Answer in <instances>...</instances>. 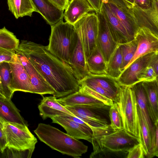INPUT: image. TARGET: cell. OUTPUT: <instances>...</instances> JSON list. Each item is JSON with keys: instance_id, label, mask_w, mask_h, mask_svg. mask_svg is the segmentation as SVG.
Segmentation results:
<instances>
[{"instance_id": "f546056e", "label": "cell", "mask_w": 158, "mask_h": 158, "mask_svg": "<svg viewBox=\"0 0 158 158\" xmlns=\"http://www.w3.org/2000/svg\"><path fill=\"white\" fill-rule=\"evenodd\" d=\"M122 56L118 44L107 64V75L117 79L121 75Z\"/></svg>"}, {"instance_id": "ac0fdd59", "label": "cell", "mask_w": 158, "mask_h": 158, "mask_svg": "<svg viewBox=\"0 0 158 158\" xmlns=\"http://www.w3.org/2000/svg\"><path fill=\"white\" fill-rule=\"evenodd\" d=\"M38 108L40 114L44 120L57 116H75L53 96L43 97Z\"/></svg>"}, {"instance_id": "5bb4252c", "label": "cell", "mask_w": 158, "mask_h": 158, "mask_svg": "<svg viewBox=\"0 0 158 158\" xmlns=\"http://www.w3.org/2000/svg\"><path fill=\"white\" fill-rule=\"evenodd\" d=\"M51 118L52 123L60 125L70 136L77 139H84L91 143L93 131L88 125L76 122L66 116H55Z\"/></svg>"}, {"instance_id": "4316f807", "label": "cell", "mask_w": 158, "mask_h": 158, "mask_svg": "<svg viewBox=\"0 0 158 158\" xmlns=\"http://www.w3.org/2000/svg\"><path fill=\"white\" fill-rule=\"evenodd\" d=\"M86 63L89 74H107V64L102 52L97 46L88 58Z\"/></svg>"}, {"instance_id": "9c48e42d", "label": "cell", "mask_w": 158, "mask_h": 158, "mask_svg": "<svg viewBox=\"0 0 158 158\" xmlns=\"http://www.w3.org/2000/svg\"><path fill=\"white\" fill-rule=\"evenodd\" d=\"M8 63L11 73L10 87L13 93L21 91L35 93L29 76L15 51L12 60Z\"/></svg>"}, {"instance_id": "74e56055", "label": "cell", "mask_w": 158, "mask_h": 158, "mask_svg": "<svg viewBox=\"0 0 158 158\" xmlns=\"http://www.w3.org/2000/svg\"><path fill=\"white\" fill-rule=\"evenodd\" d=\"M158 121L154 124V141L152 144L149 153L147 157L152 158L154 156H158Z\"/></svg>"}, {"instance_id": "30bf717a", "label": "cell", "mask_w": 158, "mask_h": 158, "mask_svg": "<svg viewBox=\"0 0 158 158\" xmlns=\"http://www.w3.org/2000/svg\"><path fill=\"white\" fill-rule=\"evenodd\" d=\"M99 24L97 46L102 52L106 63L118 45L110 31L107 20L101 10L96 13Z\"/></svg>"}, {"instance_id": "f35d334b", "label": "cell", "mask_w": 158, "mask_h": 158, "mask_svg": "<svg viewBox=\"0 0 158 158\" xmlns=\"http://www.w3.org/2000/svg\"><path fill=\"white\" fill-rule=\"evenodd\" d=\"M144 156L143 147L142 144L140 143L128 151L127 158H143Z\"/></svg>"}, {"instance_id": "f1b7e54d", "label": "cell", "mask_w": 158, "mask_h": 158, "mask_svg": "<svg viewBox=\"0 0 158 158\" xmlns=\"http://www.w3.org/2000/svg\"><path fill=\"white\" fill-rule=\"evenodd\" d=\"M93 151L90 155V158H127L128 151L112 150L101 145L98 139L93 137L91 142Z\"/></svg>"}, {"instance_id": "83f0119b", "label": "cell", "mask_w": 158, "mask_h": 158, "mask_svg": "<svg viewBox=\"0 0 158 158\" xmlns=\"http://www.w3.org/2000/svg\"><path fill=\"white\" fill-rule=\"evenodd\" d=\"M9 10L18 19L28 16H31L34 12H36L31 0H7Z\"/></svg>"}, {"instance_id": "4dcf8cb0", "label": "cell", "mask_w": 158, "mask_h": 158, "mask_svg": "<svg viewBox=\"0 0 158 158\" xmlns=\"http://www.w3.org/2000/svg\"><path fill=\"white\" fill-rule=\"evenodd\" d=\"M0 77L3 96L11 99L14 93L11 88V73L8 62H3L0 64Z\"/></svg>"}, {"instance_id": "484cf974", "label": "cell", "mask_w": 158, "mask_h": 158, "mask_svg": "<svg viewBox=\"0 0 158 158\" xmlns=\"http://www.w3.org/2000/svg\"><path fill=\"white\" fill-rule=\"evenodd\" d=\"M110 94L116 102L118 99L120 85L116 79L107 75H94L89 74L86 76Z\"/></svg>"}, {"instance_id": "8992f818", "label": "cell", "mask_w": 158, "mask_h": 158, "mask_svg": "<svg viewBox=\"0 0 158 158\" xmlns=\"http://www.w3.org/2000/svg\"><path fill=\"white\" fill-rule=\"evenodd\" d=\"M3 124L7 147L34 151L37 140L27 126L3 122Z\"/></svg>"}, {"instance_id": "7bdbcfd3", "label": "cell", "mask_w": 158, "mask_h": 158, "mask_svg": "<svg viewBox=\"0 0 158 158\" xmlns=\"http://www.w3.org/2000/svg\"><path fill=\"white\" fill-rule=\"evenodd\" d=\"M54 6L60 10H64L67 7L69 0H48Z\"/></svg>"}, {"instance_id": "e0dca14e", "label": "cell", "mask_w": 158, "mask_h": 158, "mask_svg": "<svg viewBox=\"0 0 158 158\" xmlns=\"http://www.w3.org/2000/svg\"><path fill=\"white\" fill-rule=\"evenodd\" d=\"M76 32L77 34V41L69 65L75 77L79 82L88 75L89 73L87 66L81 37L80 34Z\"/></svg>"}, {"instance_id": "603a6c76", "label": "cell", "mask_w": 158, "mask_h": 158, "mask_svg": "<svg viewBox=\"0 0 158 158\" xmlns=\"http://www.w3.org/2000/svg\"><path fill=\"white\" fill-rule=\"evenodd\" d=\"M57 100L64 106L90 104L107 105L103 102L80 89H79L76 92L66 97L58 98Z\"/></svg>"}, {"instance_id": "277c9868", "label": "cell", "mask_w": 158, "mask_h": 158, "mask_svg": "<svg viewBox=\"0 0 158 158\" xmlns=\"http://www.w3.org/2000/svg\"><path fill=\"white\" fill-rule=\"evenodd\" d=\"M116 102L122 117L123 128L140 140V132L137 106L134 92L130 86L120 85Z\"/></svg>"}, {"instance_id": "e575fe53", "label": "cell", "mask_w": 158, "mask_h": 158, "mask_svg": "<svg viewBox=\"0 0 158 158\" xmlns=\"http://www.w3.org/2000/svg\"><path fill=\"white\" fill-rule=\"evenodd\" d=\"M109 117L110 126L112 129L117 131L123 129L122 117L116 102H114L110 108Z\"/></svg>"}, {"instance_id": "4fadbf2b", "label": "cell", "mask_w": 158, "mask_h": 158, "mask_svg": "<svg viewBox=\"0 0 158 158\" xmlns=\"http://www.w3.org/2000/svg\"><path fill=\"white\" fill-rule=\"evenodd\" d=\"M155 52H150L139 57L127 67L116 79L119 85L124 86H131L139 82V74L149 65Z\"/></svg>"}, {"instance_id": "cb8c5ba5", "label": "cell", "mask_w": 158, "mask_h": 158, "mask_svg": "<svg viewBox=\"0 0 158 158\" xmlns=\"http://www.w3.org/2000/svg\"><path fill=\"white\" fill-rule=\"evenodd\" d=\"M109 8L126 29L128 34L133 40L139 29L131 15L126 10L108 0H104Z\"/></svg>"}, {"instance_id": "60d3db41", "label": "cell", "mask_w": 158, "mask_h": 158, "mask_svg": "<svg viewBox=\"0 0 158 158\" xmlns=\"http://www.w3.org/2000/svg\"><path fill=\"white\" fill-rule=\"evenodd\" d=\"M3 122L0 119V151L3 153L7 147V141L3 129Z\"/></svg>"}, {"instance_id": "ab89813d", "label": "cell", "mask_w": 158, "mask_h": 158, "mask_svg": "<svg viewBox=\"0 0 158 158\" xmlns=\"http://www.w3.org/2000/svg\"><path fill=\"white\" fill-rule=\"evenodd\" d=\"M15 51V50L0 48V64L4 62H10L12 59Z\"/></svg>"}, {"instance_id": "8fae6325", "label": "cell", "mask_w": 158, "mask_h": 158, "mask_svg": "<svg viewBox=\"0 0 158 158\" xmlns=\"http://www.w3.org/2000/svg\"><path fill=\"white\" fill-rule=\"evenodd\" d=\"M134 39L137 43L136 49L132 58L125 69L139 57L150 52H158V35L148 29L139 28Z\"/></svg>"}, {"instance_id": "d6986e66", "label": "cell", "mask_w": 158, "mask_h": 158, "mask_svg": "<svg viewBox=\"0 0 158 158\" xmlns=\"http://www.w3.org/2000/svg\"><path fill=\"white\" fill-rule=\"evenodd\" d=\"M65 10L63 18L66 22L73 25L88 13L95 12L87 0H71Z\"/></svg>"}, {"instance_id": "7dc6e473", "label": "cell", "mask_w": 158, "mask_h": 158, "mask_svg": "<svg viewBox=\"0 0 158 158\" xmlns=\"http://www.w3.org/2000/svg\"><path fill=\"white\" fill-rule=\"evenodd\" d=\"M127 5L128 8L134 4V0H125Z\"/></svg>"}, {"instance_id": "836d02e7", "label": "cell", "mask_w": 158, "mask_h": 158, "mask_svg": "<svg viewBox=\"0 0 158 158\" xmlns=\"http://www.w3.org/2000/svg\"><path fill=\"white\" fill-rule=\"evenodd\" d=\"M122 56V63L121 70L122 72L132 58L135 52L137 43L134 39L128 42L119 44Z\"/></svg>"}, {"instance_id": "8d00e7d4", "label": "cell", "mask_w": 158, "mask_h": 158, "mask_svg": "<svg viewBox=\"0 0 158 158\" xmlns=\"http://www.w3.org/2000/svg\"><path fill=\"white\" fill-rule=\"evenodd\" d=\"M158 76L154 69L148 65L139 74L138 81L140 82L153 81L158 79Z\"/></svg>"}, {"instance_id": "7c38bea8", "label": "cell", "mask_w": 158, "mask_h": 158, "mask_svg": "<svg viewBox=\"0 0 158 158\" xmlns=\"http://www.w3.org/2000/svg\"><path fill=\"white\" fill-rule=\"evenodd\" d=\"M64 106L75 116H80L110 124L109 119L110 106L105 104H90Z\"/></svg>"}, {"instance_id": "ffe728a7", "label": "cell", "mask_w": 158, "mask_h": 158, "mask_svg": "<svg viewBox=\"0 0 158 158\" xmlns=\"http://www.w3.org/2000/svg\"><path fill=\"white\" fill-rule=\"evenodd\" d=\"M37 10L51 26L63 20L64 10H60L48 0H31Z\"/></svg>"}, {"instance_id": "9a60e30c", "label": "cell", "mask_w": 158, "mask_h": 158, "mask_svg": "<svg viewBox=\"0 0 158 158\" xmlns=\"http://www.w3.org/2000/svg\"><path fill=\"white\" fill-rule=\"evenodd\" d=\"M15 52L29 76L35 93L42 96L46 94L53 95L55 93L54 90L47 83L31 63L22 54Z\"/></svg>"}, {"instance_id": "681fc988", "label": "cell", "mask_w": 158, "mask_h": 158, "mask_svg": "<svg viewBox=\"0 0 158 158\" xmlns=\"http://www.w3.org/2000/svg\"><path fill=\"white\" fill-rule=\"evenodd\" d=\"M0 158H3V153L0 151Z\"/></svg>"}, {"instance_id": "d6a6232c", "label": "cell", "mask_w": 158, "mask_h": 158, "mask_svg": "<svg viewBox=\"0 0 158 158\" xmlns=\"http://www.w3.org/2000/svg\"><path fill=\"white\" fill-rule=\"evenodd\" d=\"M19 43V40L13 33L5 27L0 29V48L14 51Z\"/></svg>"}, {"instance_id": "7402d4cb", "label": "cell", "mask_w": 158, "mask_h": 158, "mask_svg": "<svg viewBox=\"0 0 158 158\" xmlns=\"http://www.w3.org/2000/svg\"><path fill=\"white\" fill-rule=\"evenodd\" d=\"M142 82L146 92L148 113L154 124L158 121V79Z\"/></svg>"}, {"instance_id": "bcb514c9", "label": "cell", "mask_w": 158, "mask_h": 158, "mask_svg": "<svg viewBox=\"0 0 158 158\" xmlns=\"http://www.w3.org/2000/svg\"><path fill=\"white\" fill-rule=\"evenodd\" d=\"M122 7L124 9L128 10L127 5L125 0H108Z\"/></svg>"}, {"instance_id": "f907efd6", "label": "cell", "mask_w": 158, "mask_h": 158, "mask_svg": "<svg viewBox=\"0 0 158 158\" xmlns=\"http://www.w3.org/2000/svg\"></svg>"}, {"instance_id": "1f68e13d", "label": "cell", "mask_w": 158, "mask_h": 158, "mask_svg": "<svg viewBox=\"0 0 158 158\" xmlns=\"http://www.w3.org/2000/svg\"><path fill=\"white\" fill-rule=\"evenodd\" d=\"M140 132V141L143 147L145 156L148 155L151 148V136L144 117L137 107Z\"/></svg>"}, {"instance_id": "2e32d148", "label": "cell", "mask_w": 158, "mask_h": 158, "mask_svg": "<svg viewBox=\"0 0 158 158\" xmlns=\"http://www.w3.org/2000/svg\"><path fill=\"white\" fill-rule=\"evenodd\" d=\"M105 16L111 34L118 44L125 43L133 40L117 17L112 11L107 2L102 0L101 10Z\"/></svg>"}, {"instance_id": "ee69618b", "label": "cell", "mask_w": 158, "mask_h": 158, "mask_svg": "<svg viewBox=\"0 0 158 158\" xmlns=\"http://www.w3.org/2000/svg\"><path fill=\"white\" fill-rule=\"evenodd\" d=\"M148 65L151 66L154 69L156 73L158 75V52L154 53Z\"/></svg>"}, {"instance_id": "b9f144b4", "label": "cell", "mask_w": 158, "mask_h": 158, "mask_svg": "<svg viewBox=\"0 0 158 158\" xmlns=\"http://www.w3.org/2000/svg\"><path fill=\"white\" fill-rule=\"evenodd\" d=\"M155 0H134L133 5L142 9H148L152 6Z\"/></svg>"}, {"instance_id": "52a82bcc", "label": "cell", "mask_w": 158, "mask_h": 158, "mask_svg": "<svg viewBox=\"0 0 158 158\" xmlns=\"http://www.w3.org/2000/svg\"><path fill=\"white\" fill-rule=\"evenodd\" d=\"M103 146L112 150L128 151L141 143L139 139L126 131L123 129L102 136H94Z\"/></svg>"}, {"instance_id": "44dd1931", "label": "cell", "mask_w": 158, "mask_h": 158, "mask_svg": "<svg viewBox=\"0 0 158 158\" xmlns=\"http://www.w3.org/2000/svg\"><path fill=\"white\" fill-rule=\"evenodd\" d=\"M0 119L3 122L27 126L11 99L0 97Z\"/></svg>"}, {"instance_id": "7a4b0ae2", "label": "cell", "mask_w": 158, "mask_h": 158, "mask_svg": "<svg viewBox=\"0 0 158 158\" xmlns=\"http://www.w3.org/2000/svg\"><path fill=\"white\" fill-rule=\"evenodd\" d=\"M34 131L41 141L63 154L80 158L87 151L82 142L49 124L40 123Z\"/></svg>"}, {"instance_id": "c3c4849f", "label": "cell", "mask_w": 158, "mask_h": 158, "mask_svg": "<svg viewBox=\"0 0 158 158\" xmlns=\"http://www.w3.org/2000/svg\"><path fill=\"white\" fill-rule=\"evenodd\" d=\"M0 97H4L3 94V92L2 87V82L0 77Z\"/></svg>"}, {"instance_id": "3957f363", "label": "cell", "mask_w": 158, "mask_h": 158, "mask_svg": "<svg viewBox=\"0 0 158 158\" xmlns=\"http://www.w3.org/2000/svg\"><path fill=\"white\" fill-rule=\"evenodd\" d=\"M51 26L47 48L53 54L69 64L77 39L74 26L62 20Z\"/></svg>"}, {"instance_id": "d590c367", "label": "cell", "mask_w": 158, "mask_h": 158, "mask_svg": "<svg viewBox=\"0 0 158 158\" xmlns=\"http://www.w3.org/2000/svg\"><path fill=\"white\" fill-rule=\"evenodd\" d=\"M34 151L6 147L3 153V158H30Z\"/></svg>"}, {"instance_id": "5b68a950", "label": "cell", "mask_w": 158, "mask_h": 158, "mask_svg": "<svg viewBox=\"0 0 158 158\" xmlns=\"http://www.w3.org/2000/svg\"><path fill=\"white\" fill-rule=\"evenodd\" d=\"M99 20L95 12L89 13L73 25L82 40L86 61L97 46Z\"/></svg>"}, {"instance_id": "f6af8a7d", "label": "cell", "mask_w": 158, "mask_h": 158, "mask_svg": "<svg viewBox=\"0 0 158 158\" xmlns=\"http://www.w3.org/2000/svg\"><path fill=\"white\" fill-rule=\"evenodd\" d=\"M94 9L95 12H100L102 7V0H87Z\"/></svg>"}, {"instance_id": "d4e9b609", "label": "cell", "mask_w": 158, "mask_h": 158, "mask_svg": "<svg viewBox=\"0 0 158 158\" xmlns=\"http://www.w3.org/2000/svg\"><path fill=\"white\" fill-rule=\"evenodd\" d=\"M130 87L134 92L137 107L143 115L152 138L154 133V125L148 113L146 92L142 82H137Z\"/></svg>"}, {"instance_id": "ba28073f", "label": "cell", "mask_w": 158, "mask_h": 158, "mask_svg": "<svg viewBox=\"0 0 158 158\" xmlns=\"http://www.w3.org/2000/svg\"><path fill=\"white\" fill-rule=\"evenodd\" d=\"M139 28L146 27L158 35V0L148 9H142L133 5L128 9Z\"/></svg>"}, {"instance_id": "6da1fadb", "label": "cell", "mask_w": 158, "mask_h": 158, "mask_svg": "<svg viewBox=\"0 0 158 158\" xmlns=\"http://www.w3.org/2000/svg\"><path fill=\"white\" fill-rule=\"evenodd\" d=\"M24 56L53 89L56 98L77 91L79 81L69 65L53 54L47 46L22 40L15 50Z\"/></svg>"}]
</instances>
